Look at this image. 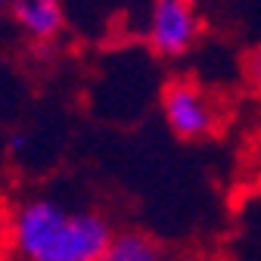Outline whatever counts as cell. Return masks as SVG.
Here are the masks:
<instances>
[{
    "label": "cell",
    "mask_w": 261,
    "mask_h": 261,
    "mask_svg": "<svg viewBox=\"0 0 261 261\" xmlns=\"http://www.w3.org/2000/svg\"><path fill=\"white\" fill-rule=\"evenodd\" d=\"M112 227L93 212L28 199L10 218V246L28 261H103Z\"/></svg>",
    "instance_id": "obj_1"
},
{
    "label": "cell",
    "mask_w": 261,
    "mask_h": 261,
    "mask_svg": "<svg viewBox=\"0 0 261 261\" xmlns=\"http://www.w3.org/2000/svg\"><path fill=\"white\" fill-rule=\"evenodd\" d=\"M162 112H165L168 127L180 140H202L218 124L215 103L187 78H174L165 84V90H162Z\"/></svg>",
    "instance_id": "obj_2"
},
{
    "label": "cell",
    "mask_w": 261,
    "mask_h": 261,
    "mask_svg": "<svg viewBox=\"0 0 261 261\" xmlns=\"http://www.w3.org/2000/svg\"><path fill=\"white\" fill-rule=\"evenodd\" d=\"M199 35V16L193 0H152L149 13V47L165 56L177 59L190 53Z\"/></svg>",
    "instance_id": "obj_3"
},
{
    "label": "cell",
    "mask_w": 261,
    "mask_h": 261,
    "mask_svg": "<svg viewBox=\"0 0 261 261\" xmlns=\"http://www.w3.org/2000/svg\"><path fill=\"white\" fill-rule=\"evenodd\" d=\"M159 258H162V246L140 230L112 233L106 255H103V261H159Z\"/></svg>",
    "instance_id": "obj_5"
},
{
    "label": "cell",
    "mask_w": 261,
    "mask_h": 261,
    "mask_svg": "<svg viewBox=\"0 0 261 261\" xmlns=\"http://www.w3.org/2000/svg\"><path fill=\"white\" fill-rule=\"evenodd\" d=\"M13 19L28 38L53 41L65 25L62 0H13Z\"/></svg>",
    "instance_id": "obj_4"
}]
</instances>
